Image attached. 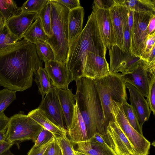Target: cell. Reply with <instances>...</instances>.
I'll return each mask as SVG.
<instances>
[{"label": "cell", "mask_w": 155, "mask_h": 155, "mask_svg": "<svg viewBox=\"0 0 155 155\" xmlns=\"http://www.w3.org/2000/svg\"><path fill=\"white\" fill-rule=\"evenodd\" d=\"M42 62L35 45L23 39L0 49V85L16 92L32 86L33 76Z\"/></svg>", "instance_id": "1"}, {"label": "cell", "mask_w": 155, "mask_h": 155, "mask_svg": "<svg viewBox=\"0 0 155 155\" xmlns=\"http://www.w3.org/2000/svg\"><path fill=\"white\" fill-rule=\"evenodd\" d=\"M107 50L101 37L95 14L92 11L81 33L69 45L66 66L71 81L83 77L87 53L105 58Z\"/></svg>", "instance_id": "2"}, {"label": "cell", "mask_w": 155, "mask_h": 155, "mask_svg": "<svg viewBox=\"0 0 155 155\" xmlns=\"http://www.w3.org/2000/svg\"><path fill=\"white\" fill-rule=\"evenodd\" d=\"M75 81L74 97L85 125L88 140L97 132L104 137L107 126L94 79L83 76Z\"/></svg>", "instance_id": "3"}, {"label": "cell", "mask_w": 155, "mask_h": 155, "mask_svg": "<svg viewBox=\"0 0 155 155\" xmlns=\"http://www.w3.org/2000/svg\"><path fill=\"white\" fill-rule=\"evenodd\" d=\"M50 1L52 35L48 37L46 42L53 50L54 60L66 63L69 48L68 20L70 10L56 0Z\"/></svg>", "instance_id": "4"}, {"label": "cell", "mask_w": 155, "mask_h": 155, "mask_svg": "<svg viewBox=\"0 0 155 155\" xmlns=\"http://www.w3.org/2000/svg\"><path fill=\"white\" fill-rule=\"evenodd\" d=\"M94 79L107 127L110 121L114 120L110 109L112 101L123 104L128 99L125 82L118 73Z\"/></svg>", "instance_id": "5"}, {"label": "cell", "mask_w": 155, "mask_h": 155, "mask_svg": "<svg viewBox=\"0 0 155 155\" xmlns=\"http://www.w3.org/2000/svg\"><path fill=\"white\" fill-rule=\"evenodd\" d=\"M43 127L28 115L22 114L11 117L6 132V140L17 143L32 140L35 143Z\"/></svg>", "instance_id": "6"}, {"label": "cell", "mask_w": 155, "mask_h": 155, "mask_svg": "<svg viewBox=\"0 0 155 155\" xmlns=\"http://www.w3.org/2000/svg\"><path fill=\"white\" fill-rule=\"evenodd\" d=\"M122 104L112 100L110 107L112 116L133 146L136 155H148L150 143L134 129L128 122Z\"/></svg>", "instance_id": "7"}, {"label": "cell", "mask_w": 155, "mask_h": 155, "mask_svg": "<svg viewBox=\"0 0 155 155\" xmlns=\"http://www.w3.org/2000/svg\"><path fill=\"white\" fill-rule=\"evenodd\" d=\"M154 15L133 11V24L129 53L141 58L144 53L148 33L147 26Z\"/></svg>", "instance_id": "8"}, {"label": "cell", "mask_w": 155, "mask_h": 155, "mask_svg": "<svg viewBox=\"0 0 155 155\" xmlns=\"http://www.w3.org/2000/svg\"><path fill=\"white\" fill-rule=\"evenodd\" d=\"M103 137L116 155H136L133 146L115 121L109 122Z\"/></svg>", "instance_id": "9"}, {"label": "cell", "mask_w": 155, "mask_h": 155, "mask_svg": "<svg viewBox=\"0 0 155 155\" xmlns=\"http://www.w3.org/2000/svg\"><path fill=\"white\" fill-rule=\"evenodd\" d=\"M124 0H114L109 10L114 33L115 45L123 50L124 34L128 24L129 10L124 4Z\"/></svg>", "instance_id": "10"}, {"label": "cell", "mask_w": 155, "mask_h": 155, "mask_svg": "<svg viewBox=\"0 0 155 155\" xmlns=\"http://www.w3.org/2000/svg\"><path fill=\"white\" fill-rule=\"evenodd\" d=\"M110 74L121 72L124 74L132 72L138 66L141 58L132 56L120 48L116 45L109 49Z\"/></svg>", "instance_id": "11"}, {"label": "cell", "mask_w": 155, "mask_h": 155, "mask_svg": "<svg viewBox=\"0 0 155 155\" xmlns=\"http://www.w3.org/2000/svg\"><path fill=\"white\" fill-rule=\"evenodd\" d=\"M38 108L42 110L48 118L54 124L63 129L66 130L64 126V116L56 87L53 86L45 95Z\"/></svg>", "instance_id": "12"}, {"label": "cell", "mask_w": 155, "mask_h": 155, "mask_svg": "<svg viewBox=\"0 0 155 155\" xmlns=\"http://www.w3.org/2000/svg\"><path fill=\"white\" fill-rule=\"evenodd\" d=\"M120 74L125 82L134 86L144 97H147L150 81L155 75L147 70L142 59L140 60L137 67L132 72Z\"/></svg>", "instance_id": "13"}, {"label": "cell", "mask_w": 155, "mask_h": 155, "mask_svg": "<svg viewBox=\"0 0 155 155\" xmlns=\"http://www.w3.org/2000/svg\"><path fill=\"white\" fill-rule=\"evenodd\" d=\"M110 74L109 64L105 58L91 52L87 53L84 61L83 76L95 79Z\"/></svg>", "instance_id": "14"}, {"label": "cell", "mask_w": 155, "mask_h": 155, "mask_svg": "<svg viewBox=\"0 0 155 155\" xmlns=\"http://www.w3.org/2000/svg\"><path fill=\"white\" fill-rule=\"evenodd\" d=\"M101 37L107 50L115 45L114 38L109 10L99 8L93 5Z\"/></svg>", "instance_id": "15"}, {"label": "cell", "mask_w": 155, "mask_h": 155, "mask_svg": "<svg viewBox=\"0 0 155 155\" xmlns=\"http://www.w3.org/2000/svg\"><path fill=\"white\" fill-rule=\"evenodd\" d=\"M45 69L48 74L52 85L57 88H68L72 82L66 66V63L53 60L45 61Z\"/></svg>", "instance_id": "16"}, {"label": "cell", "mask_w": 155, "mask_h": 155, "mask_svg": "<svg viewBox=\"0 0 155 155\" xmlns=\"http://www.w3.org/2000/svg\"><path fill=\"white\" fill-rule=\"evenodd\" d=\"M38 16L35 12H21L5 21V24L10 32L20 41L23 35Z\"/></svg>", "instance_id": "17"}, {"label": "cell", "mask_w": 155, "mask_h": 155, "mask_svg": "<svg viewBox=\"0 0 155 155\" xmlns=\"http://www.w3.org/2000/svg\"><path fill=\"white\" fill-rule=\"evenodd\" d=\"M125 84L129 92V100L131 105L134 110L140 126L142 128L144 123L148 121L151 111L143 95L133 86L126 82Z\"/></svg>", "instance_id": "18"}, {"label": "cell", "mask_w": 155, "mask_h": 155, "mask_svg": "<svg viewBox=\"0 0 155 155\" xmlns=\"http://www.w3.org/2000/svg\"><path fill=\"white\" fill-rule=\"evenodd\" d=\"M68 132L70 140L73 143L77 144L88 140L85 125L76 102L72 120Z\"/></svg>", "instance_id": "19"}, {"label": "cell", "mask_w": 155, "mask_h": 155, "mask_svg": "<svg viewBox=\"0 0 155 155\" xmlns=\"http://www.w3.org/2000/svg\"><path fill=\"white\" fill-rule=\"evenodd\" d=\"M57 93L64 116L67 130L70 128L75 105V101L71 90L56 88Z\"/></svg>", "instance_id": "20"}, {"label": "cell", "mask_w": 155, "mask_h": 155, "mask_svg": "<svg viewBox=\"0 0 155 155\" xmlns=\"http://www.w3.org/2000/svg\"><path fill=\"white\" fill-rule=\"evenodd\" d=\"M84 10L81 7L70 10L68 20L69 45L83 30Z\"/></svg>", "instance_id": "21"}, {"label": "cell", "mask_w": 155, "mask_h": 155, "mask_svg": "<svg viewBox=\"0 0 155 155\" xmlns=\"http://www.w3.org/2000/svg\"><path fill=\"white\" fill-rule=\"evenodd\" d=\"M77 144V150L88 155H116L106 142L100 143L92 138Z\"/></svg>", "instance_id": "22"}, {"label": "cell", "mask_w": 155, "mask_h": 155, "mask_svg": "<svg viewBox=\"0 0 155 155\" xmlns=\"http://www.w3.org/2000/svg\"><path fill=\"white\" fill-rule=\"evenodd\" d=\"M28 115L41 125L43 128L52 133L56 138L67 134V130L60 127L50 120L44 112L38 107L32 110Z\"/></svg>", "instance_id": "23"}, {"label": "cell", "mask_w": 155, "mask_h": 155, "mask_svg": "<svg viewBox=\"0 0 155 155\" xmlns=\"http://www.w3.org/2000/svg\"><path fill=\"white\" fill-rule=\"evenodd\" d=\"M48 36L45 33L40 18L38 16L24 34L23 38L36 44L46 42Z\"/></svg>", "instance_id": "24"}, {"label": "cell", "mask_w": 155, "mask_h": 155, "mask_svg": "<svg viewBox=\"0 0 155 155\" xmlns=\"http://www.w3.org/2000/svg\"><path fill=\"white\" fill-rule=\"evenodd\" d=\"M123 3L130 10L155 15V0H124Z\"/></svg>", "instance_id": "25"}, {"label": "cell", "mask_w": 155, "mask_h": 155, "mask_svg": "<svg viewBox=\"0 0 155 155\" xmlns=\"http://www.w3.org/2000/svg\"><path fill=\"white\" fill-rule=\"evenodd\" d=\"M34 81L37 84L39 91L43 98L52 88L51 80L44 68L40 67L34 73Z\"/></svg>", "instance_id": "26"}, {"label": "cell", "mask_w": 155, "mask_h": 155, "mask_svg": "<svg viewBox=\"0 0 155 155\" xmlns=\"http://www.w3.org/2000/svg\"><path fill=\"white\" fill-rule=\"evenodd\" d=\"M44 31L48 37L52 35L51 6L50 0H47L43 7L38 13Z\"/></svg>", "instance_id": "27"}, {"label": "cell", "mask_w": 155, "mask_h": 155, "mask_svg": "<svg viewBox=\"0 0 155 155\" xmlns=\"http://www.w3.org/2000/svg\"><path fill=\"white\" fill-rule=\"evenodd\" d=\"M20 7L13 0H0V14L5 21L21 12Z\"/></svg>", "instance_id": "28"}, {"label": "cell", "mask_w": 155, "mask_h": 155, "mask_svg": "<svg viewBox=\"0 0 155 155\" xmlns=\"http://www.w3.org/2000/svg\"><path fill=\"white\" fill-rule=\"evenodd\" d=\"M123 108L126 118L131 126L137 132L143 135L141 128L136 114L133 108L127 102L122 104Z\"/></svg>", "instance_id": "29"}, {"label": "cell", "mask_w": 155, "mask_h": 155, "mask_svg": "<svg viewBox=\"0 0 155 155\" xmlns=\"http://www.w3.org/2000/svg\"><path fill=\"white\" fill-rule=\"evenodd\" d=\"M37 55L41 61L54 60V55L52 48L47 42L35 44Z\"/></svg>", "instance_id": "30"}, {"label": "cell", "mask_w": 155, "mask_h": 155, "mask_svg": "<svg viewBox=\"0 0 155 155\" xmlns=\"http://www.w3.org/2000/svg\"><path fill=\"white\" fill-rule=\"evenodd\" d=\"M18 41L5 24L0 28V49L13 45Z\"/></svg>", "instance_id": "31"}, {"label": "cell", "mask_w": 155, "mask_h": 155, "mask_svg": "<svg viewBox=\"0 0 155 155\" xmlns=\"http://www.w3.org/2000/svg\"><path fill=\"white\" fill-rule=\"evenodd\" d=\"M16 92L6 88L0 90V114L15 99Z\"/></svg>", "instance_id": "32"}, {"label": "cell", "mask_w": 155, "mask_h": 155, "mask_svg": "<svg viewBox=\"0 0 155 155\" xmlns=\"http://www.w3.org/2000/svg\"><path fill=\"white\" fill-rule=\"evenodd\" d=\"M47 0H28L25 2L20 7L21 12L38 13Z\"/></svg>", "instance_id": "33"}, {"label": "cell", "mask_w": 155, "mask_h": 155, "mask_svg": "<svg viewBox=\"0 0 155 155\" xmlns=\"http://www.w3.org/2000/svg\"><path fill=\"white\" fill-rule=\"evenodd\" d=\"M56 138L60 147L62 155H75L73 143L67 137L66 134Z\"/></svg>", "instance_id": "34"}, {"label": "cell", "mask_w": 155, "mask_h": 155, "mask_svg": "<svg viewBox=\"0 0 155 155\" xmlns=\"http://www.w3.org/2000/svg\"><path fill=\"white\" fill-rule=\"evenodd\" d=\"M55 137L51 132L43 127L38 134L33 146L38 147L43 145Z\"/></svg>", "instance_id": "35"}, {"label": "cell", "mask_w": 155, "mask_h": 155, "mask_svg": "<svg viewBox=\"0 0 155 155\" xmlns=\"http://www.w3.org/2000/svg\"><path fill=\"white\" fill-rule=\"evenodd\" d=\"M146 100L150 109L155 115V77L151 79Z\"/></svg>", "instance_id": "36"}, {"label": "cell", "mask_w": 155, "mask_h": 155, "mask_svg": "<svg viewBox=\"0 0 155 155\" xmlns=\"http://www.w3.org/2000/svg\"><path fill=\"white\" fill-rule=\"evenodd\" d=\"M43 155H62L61 149L56 137L47 148Z\"/></svg>", "instance_id": "37"}, {"label": "cell", "mask_w": 155, "mask_h": 155, "mask_svg": "<svg viewBox=\"0 0 155 155\" xmlns=\"http://www.w3.org/2000/svg\"><path fill=\"white\" fill-rule=\"evenodd\" d=\"M155 33L151 35H148L144 51L141 59L144 60H146L147 59L150 53L155 46Z\"/></svg>", "instance_id": "38"}, {"label": "cell", "mask_w": 155, "mask_h": 155, "mask_svg": "<svg viewBox=\"0 0 155 155\" xmlns=\"http://www.w3.org/2000/svg\"><path fill=\"white\" fill-rule=\"evenodd\" d=\"M130 46L131 37L127 24L124 34V46L122 50L127 53H129Z\"/></svg>", "instance_id": "39"}, {"label": "cell", "mask_w": 155, "mask_h": 155, "mask_svg": "<svg viewBox=\"0 0 155 155\" xmlns=\"http://www.w3.org/2000/svg\"><path fill=\"white\" fill-rule=\"evenodd\" d=\"M60 4L67 7L70 10L81 7L80 2L79 0H56Z\"/></svg>", "instance_id": "40"}, {"label": "cell", "mask_w": 155, "mask_h": 155, "mask_svg": "<svg viewBox=\"0 0 155 155\" xmlns=\"http://www.w3.org/2000/svg\"><path fill=\"white\" fill-rule=\"evenodd\" d=\"M54 138L40 147H33L28 153L27 155H43L45 150L52 141Z\"/></svg>", "instance_id": "41"}, {"label": "cell", "mask_w": 155, "mask_h": 155, "mask_svg": "<svg viewBox=\"0 0 155 155\" xmlns=\"http://www.w3.org/2000/svg\"><path fill=\"white\" fill-rule=\"evenodd\" d=\"M114 3V0H96L94 1L93 5L100 8L109 10Z\"/></svg>", "instance_id": "42"}, {"label": "cell", "mask_w": 155, "mask_h": 155, "mask_svg": "<svg viewBox=\"0 0 155 155\" xmlns=\"http://www.w3.org/2000/svg\"><path fill=\"white\" fill-rule=\"evenodd\" d=\"M9 121L3 112L0 114V132L7 130Z\"/></svg>", "instance_id": "43"}, {"label": "cell", "mask_w": 155, "mask_h": 155, "mask_svg": "<svg viewBox=\"0 0 155 155\" xmlns=\"http://www.w3.org/2000/svg\"><path fill=\"white\" fill-rule=\"evenodd\" d=\"M148 35L155 33V15H153L150 18L147 26Z\"/></svg>", "instance_id": "44"}, {"label": "cell", "mask_w": 155, "mask_h": 155, "mask_svg": "<svg viewBox=\"0 0 155 155\" xmlns=\"http://www.w3.org/2000/svg\"><path fill=\"white\" fill-rule=\"evenodd\" d=\"M14 144L13 143L6 140L0 143V155L7 150Z\"/></svg>", "instance_id": "45"}, {"label": "cell", "mask_w": 155, "mask_h": 155, "mask_svg": "<svg viewBox=\"0 0 155 155\" xmlns=\"http://www.w3.org/2000/svg\"><path fill=\"white\" fill-rule=\"evenodd\" d=\"M6 130L0 132V143L6 140Z\"/></svg>", "instance_id": "46"}, {"label": "cell", "mask_w": 155, "mask_h": 155, "mask_svg": "<svg viewBox=\"0 0 155 155\" xmlns=\"http://www.w3.org/2000/svg\"><path fill=\"white\" fill-rule=\"evenodd\" d=\"M5 24V21L3 18L0 14V28Z\"/></svg>", "instance_id": "47"}, {"label": "cell", "mask_w": 155, "mask_h": 155, "mask_svg": "<svg viewBox=\"0 0 155 155\" xmlns=\"http://www.w3.org/2000/svg\"><path fill=\"white\" fill-rule=\"evenodd\" d=\"M0 155H15L10 151V149L8 150Z\"/></svg>", "instance_id": "48"}, {"label": "cell", "mask_w": 155, "mask_h": 155, "mask_svg": "<svg viewBox=\"0 0 155 155\" xmlns=\"http://www.w3.org/2000/svg\"><path fill=\"white\" fill-rule=\"evenodd\" d=\"M75 155H88L87 154L80 152L77 150H74Z\"/></svg>", "instance_id": "49"}]
</instances>
